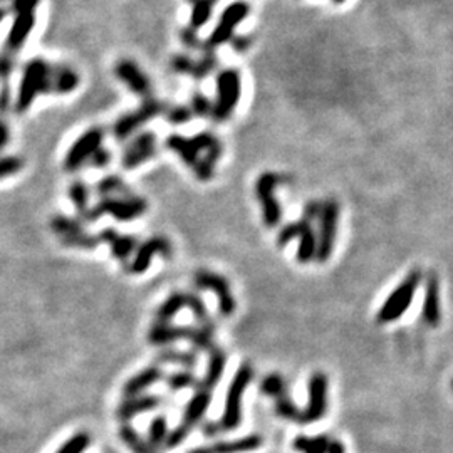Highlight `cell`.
I'll use <instances>...</instances> for the list:
<instances>
[{
	"label": "cell",
	"instance_id": "6da1fadb",
	"mask_svg": "<svg viewBox=\"0 0 453 453\" xmlns=\"http://www.w3.org/2000/svg\"><path fill=\"white\" fill-rule=\"evenodd\" d=\"M164 145L173 153H176L181 162L201 181H210L213 178L218 160L224 155V145L213 133H200L192 138L171 135L168 136Z\"/></svg>",
	"mask_w": 453,
	"mask_h": 453
},
{
	"label": "cell",
	"instance_id": "7a4b0ae2",
	"mask_svg": "<svg viewBox=\"0 0 453 453\" xmlns=\"http://www.w3.org/2000/svg\"><path fill=\"white\" fill-rule=\"evenodd\" d=\"M254 380V368L250 364H242L233 374L225 397V411L217 423H207L204 431L208 436H215L222 431H232L240 427L242 422V399L245 390Z\"/></svg>",
	"mask_w": 453,
	"mask_h": 453
},
{
	"label": "cell",
	"instance_id": "3957f363",
	"mask_svg": "<svg viewBox=\"0 0 453 453\" xmlns=\"http://www.w3.org/2000/svg\"><path fill=\"white\" fill-rule=\"evenodd\" d=\"M148 210V204L145 199L138 197L136 193L126 197H109V199H101L96 205L88 208V212L82 215L79 220L84 222H96L98 218L111 215L119 222H131L136 218L143 217Z\"/></svg>",
	"mask_w": 453,
	"mask_h": 453
},
{
	"label": "cell",
	"instance_id": "277c9868",
	"mask_svg": "<svg viewBox=\"0 0 453 453\" xmlns=\"http://www.w3.org/2000/svg\"><path fill=\"white\" fill-rule=\"evenodd\" d=\"M43 93H54V69L40 59L31 61L20 81L19 96L15 101L17 113H24L31 108L36 98Z\"/></svg>",
	"mask_w": 453,
	"mask_h": 453
},
{
	"label": "cell",
	"instance_id": "5b68a950",
	"mask_svg": "<svg viewBox=\"0 0 453 453\" xmlns=\"http://www.w3.org/2000/svg\"><path fill=\"white\" fill-rule=\"evenodd\" d=\"M213 398V388L210 386L201 385L200 380L195 386V393L190 398V401L187 403L183 411V418H181L180 425L175 428V430L170 431L167 438V448H176L181 445L185 440L188 438V435L192 433V430L204 420L205 413H207L210 403H212Z\"/></svg>",
	"mask_w": 453,
	"mask_h": 453
},
{
	"label": "cell",
	"instance_id": "8992f818",
	"mask_svg": "<svg viewBox=\"0 0 453 453\" xmlns=\"http://www.w3.org/2000/svg\"><path fill=\"white\" fill-rule=\"evenodd\" d=\"M423 281V272L420 269L410 270L405 275L401 282L398 284L397 289L388 295V299L383 302L376 314L378 324H390L398 321L399 317L406 312V309L411 306L415 295H417V291L420 284Z\"/></svg>",
	"mask_w": 453,
	"mask_h": 453
},
{
	"label": "cell",
	"instance_id": "52a82bcc",
	"mask_svg": "<svg viewBox=\"0 0 453 453\" xmlns=\"http://www.w3.org/2000/svg\"><path fill=\"white\" fill-rule=\"evenodd\" d=\"M291 183V176L284 173L263 171L255 181V197L261 204L263 224L267 229H275L282 220V207L275 197V188Z\"/></svg>",
	"mask_w": 453,
	"mask_h": 453
},
{
	"label": "cell",
	"instance_id": "ba28073f",
	"mask_svg": "<svg viewBox=\"0 0 453 453\" xmlns=\"http://www.w3.org/2000/svg\"><path fill=\"white\" fill-rule=\"evenodd\" d=\"M181 309H190V311L195 314V319L199 321V324H212V317H210V312L207 306H205L204 299L200 298L199 294H193V292H183L176 291L171 292L167 299L160 304L158 309H156V323H171L173 317H175Z\"/></svg>",
	"mask_w": 453,
	"mask_h": 453
},
{
	"label": "cell",
	"instance_id": "9c48e42d",
	"mask_svg": "<svg viewBox=\"0 0 453 453\" xmlns=\"http://www.w3.org/2000/svg\"><path fill=\"white\" fill-rule=\"evenodd\" d=\"M242 94L240 74L236 69H225L217 77V98L213 102L212 116L217 123L227 121L236 111Z\"/></svg>",
	"mask_w": 453,
	"mask_h": 453
},
{
	"label": "cell",
	"instance_id": "30bf717a",
	"mask_svg": "<svg viewBox=\"0 0 453 453\" xmlns=\"http://www.w3.org/2000/svg\"><path fill=\"white\" fill-rule=\"evenodd\" d=\"M339 204L336 199H328L323 201L319 215V233H317L316 245V262L326 263L332 257L337 237V222H339Z\"/></svg>",
	"mask_w": 453,
	"mask_h": 453
},
{
	"label": "cell",
	"instance_id": "8fae6325",
	"mask_svg": "<svg viewBox=\"0 0 453 453\" xmlns=\"http://www.w3.org/2000/svg\"><path fill=\"white\" fill-rule=\"evenodd\" d=\"M294 238H299V249H298V254H295L298 262L304 266V263L314 261L317 237L314 232V227H312V222L300 217L299 220H294L291 222V224H287L286 227H282L275 244L282 249V247H286L291 240H294Z\"/></svg>",
	"mask_w": 453,
	"mask_h": 453
},
{
	"label": "cell",
	"instance_id": "7c38bea8",
	"mask_svg": "<svg viewBox=\"0 0 453 453\" xmlns=\"http://www.w3.org/2000/svg\"><path fill=\"white\" fill-rule=\"evenodd\" d=\"M51 229L61 240V244L71 247V249L94 250L100 245V238H98V236L86 232L79 218L56 215L51 220Z\"/></svg>",
	"mask_w": 453,
	"mask_h": 453
},
{
	"label": "cell",
	"instance_id": "4fadbf2b",
	"mask_svg": "<svg viewBox=\"0 0 453 453\" xmlns=\"http://www.w3.org/2000/svg\"><path fill=\"white\" fill-rule=\"evenodd\" d=\"M193 284L200 291H210L217 295L218 311L222 316L230 317L237 311V300L233 298L230 284L224 275L207 269H200L193 274Z\"/></svg>",
	"mask_w": 453,
	"mask_h": 453
},
{
	"label": "cell",
	"instance_id": "5bb4252c",
	"mask_svg": "<svg viewBox=\"0 0 453 453\" xmlns=\"http://www.w3.org/2000/svg\"><path fill=\"white\" fill-rule=\"evenodd\" d=\"M102 138H105V131L98 126L91 128L86 133H82L79 138L72 143L71 148L68 150V153H66V171L74 173L81 170L84 164H88L91 156L102 146Z\"/></svg>",
	"mask_w": 453,
	"mask_h": 453
},
{
	"label": "cell",
	"instance_id": "9a60e30c",
	"mask_svg": "<svg viewBox=\"0 0 453 453\" xmlns=\"http://www.w3.org/2000/svg\"><path fill=\"white\" fill-rule=\"evenodd\" d=\"M307 405L300 410V425L319 422L328 411V376L323 371L312 373L307 386Z\"/></svg>",
	"mask_w": 453,
	"mask_h": 453
},
{
	"label": "cell",
	"instance_id": "2e32d148",
	"mask_svg": "<svg viewBox=\"0 0 453 453\" xmlns=\"http://www.w3.org/2000/svg\"><path fill=\"white\" fill-rule=\"evenodd\" d=\"M156 135L151 131H143V133L133 136L128 139V145L125 146L121 155V167L126 171L136 170L138 167L145 164L156 156Z\"/></svg>",
	"mask_w": 453,
	"mask_h": 453
},
{
	"label": "cell",
	"instance_id": "e0dca14e",
	"mask_svg": "<svg viewBox=\"0 0 453 453\" xmlns=\"http://www.w3.org/2000/svg\"><path fill=\"white\" fill-rule=\"evenodd\" d=\"M173 254L171 242L163 236L150 237L148 240L143 242L141 245L136 247L135 257L130 263H126L125 269L128 274H143L151 266V261L156 255L163 259H170Z\"/></svg>",
	"mask_w": 453,
	"mask_h": 453
},
{
	"label": "cell",
	"instance_id": "ac0fdd59",
	"mask_svg": "<svg viewBox=\"0 0 453 453\" xmlns=\"http://www.w3.org/2000/svg\"><path fill=\"white\" fill-rule=\"evenodd\" d=\"M163 111H164V106L162 102L156 100H148L139 109H136L133 113H128L125 116L119 118L113 126V135L116 136V139H119V141L130 139L131 136L138 131V128L146 125L150 119L163 114Z\"/></svg>",
	"mask_w": 453,
	"mask_h": 453
},
{
	"label": "cell",
	"instance_id": "d6986e66",
	"mask_svg": "<svg viewBox=\"0 0 453 453\" xmlns=\"http://www.w3.org/2000/svg\"><path fill=\"white\" fill-rule=\"evenodd\" d=\"M250 12V7L245 2H236L230 3L229 7L222 14L220 22L217 24L215 31H213L212 37L208 39L210 47H215L218 44H224L230 39L233 34V29L247 17V14Z\"/></svg>",
	"mask_w": 453,
	"mask_h": 453
},
{
	"label": "cell",
	"instance_id": "ffe728a7",
	"mask_svg": "<svg viewBox=\"0 0 453 453\" xmlns=\"http://www.w3.org/2000/svg\"><path fill=\"white\" fill-rule=\"evenodd\" d=\"M422 319L427 326L436 328L442 321V298H440V279L435 272L427 275L425 295H423Z\"/></svg>",
	"mask_w": 453,
	"mask_h": 453
},
{
	"label": "cell",
	"instance_id": "44dd1931",
	"mask_svg": "<svg viewBox=\"0 0 453 453\" xmlns=\"http://www.w3.org/2000/svg\"><path fill=\"white\" fill-rule=\"evenodd\" d=\"M163 403L160 394H138V397L123 398L116 408V418L121 423H128L131 420L153 411Z\"/></svg>",
	"mask_w": 453,
	"mask_h": 453
},
{
	"label": "cell",
	"instance_id": "7402d4cb",
	"mask_svg": "<svg viewBox=\"0 0 453 453\" xmlns=\"http://www.w3.org/2000/svg\"><path fill=\"white\" fill-rule=\"evenodd\" d=\"M100 244H108L111 249V255L118 259L121 263H128V259L135 254L138 240L133 236H126V233H119L118 230L105 229L102 232L98 233Z\"/></svg>",
	"mask_w": 453,
	"mask_h": 453
},
{
	"label": "cell",
	"instance_id": "603a6c76",
	"mask_svg": "<svg viewBox=\"0 0 453 453\" xmlns=\"http://www.w3.org/2000/svg\"><path fill=\"white\" fill-rule=\"evenodd\" d=\"M164 373L160 366L151 364L143 368L141 371H138L130 380H126L125 385H123V398H131V397H138V394H145V391H148L155 383H158L160 380H163Z\"/></svg>",
	"mask_w": 453,
	"mask_h": 453
},
{
	"label": "cell",
	"instance_id": "cb8c5ba5",
	"mask_svg": "<svg viewBox=\"0 0 453 453\" xmlns=\"http://www.w3.org/2000/svg\"><path fill=\"white\" fill-rule=\"evenodd\" d=\"M192 326H175L171 323H155L148 331V343L151 346H170L173 343L185 339L188 341L190 337Z\"/></svg>",
	"mask_w": 453,
	"mask_h": 453
},
{
	"label": "cell",
	"instance_id": "d4e9b609",
	"mask_svg": "<svg viewBox=\"0 0 453 453\" xmlns=\"http://www.w3.org/2000/svg\"><path fill=\"white\" fill-rule=\"evenodd\" d=\"M262 445V440L259 435H249L244 438L230 440V442H218L208 447H200L188 453H247L257 450Z\"/></svg>",
	"mask_w": 453,
	"mask_h": 453
},
{
	"label": "cell",
	"instance_id": "484cf974",
	"mask_svg": "<svg viewBox=\"0 0 453 453\" xmlns=\"http://www.w3.org/2000/svg\"><path fill=\"white\" fill-rule=\"evenodd\" d=\"M116 76L125 82L133 93L139 94V96H148V94H150L151 86L148 77L139 71L133 63H130V61H123V63L118 64Z\"/></svg>",
	"mask_w": 453,
	"mask_h": 453
},
{
	"label": "cell",
	"instance_id": "4316f807",
	"mask_svg": "<svg viewBox=\"0 0 453 453\" xmlns=\"http://www.w3.org/2000/svg\"><path fill=\"white\" fill-rule=\"evenodd\" d=\"M210 358H208V366L207 371H205L204 378H201L200 383L205 386H210V388L215 390L217 385L220 383L222 376H224L225 368H227V353L222 348H215L212 351H208Z\"/></svg>",
	"mask_w": 453,
	"mask_h": 453
},
{
	"label": "cell",
	"instance_id": "83f0119b",
	"mask_svg": "<svg viewBox=\"0 0 453 453\" xmlns=\"http://www.w3.org/2000/svg\"><path fill=\"white\" fill-rule=\"evenodd\" d=\"M96 195H100V199H109V197H126L135 193L130 187L125 183V180L118 175H108L105 178H101L94 187Z\"/></svg>",
	"mask_w": 453,
	"mask_h": 453
},
{
	"label": "cell",
	"instance_id": "f1b7e54d",
	"mask_svg": "<svg viewBox=\"0 0 453 453\" xmlns=\"http://www.w3.org/2000/svg\"><path fill=\"white\" fill-rule=\"evenodd\" d=\"M156 361L181 366L183 369H193L199 364V354L195 351H180V349L164 348L158 353Z\"/></svg>",
	"mask_w": 453,
	"mask_h": 453
},
{
	"label": "cell",
	"instance_id": "f546056e",
	"mask_svg": "<svg viewBox=\"0 0 453 453\" xmlns=\"http://www.w3.org/2000/svg\"><path fill=\"white\" fill-rule=\"evenodd\" d=\"M32 27H34V14H32V10L17 12V17H15V22L10 29V36H9L10 47L17 49L19 45L27 39L29 32H31Z\"/></svg>",
	"mask_w": 453,
	"mask_h": 453
},
{
	"label": "cell",
	"instance_id": "4dcf8cb0",
	"mask_svg": "<svg viewBox=\"0 0 453 453\" xmlns=\"http://www.w3.org/2000/svg\"><path fill=\"white\" fill-rule=\"evenodd\" d=\"M119 438L133 453H158V450H155L146 440H143L138 431L128 423H123L121 428H119Z\"/></svg>",
	"mask_w": 453,
	"mask_h": 453
},
{
	"label": "cell",
	"instance_id": "1f68e13d",
	"mask_svg": "<svg viewBox=\"0 0 453 453\" xmlns=\"http://www.w3.org/2000/svg\"><path fill=\"white\" fill-rule=\"evenodd\" d=\"M68 193H69V200H71V204L74 205V208L77 210V213H79V218H81L91 207L89 205V200H91L89 187L82 180H76L71 183Z\"/></svg>",
	"mask_w": 453,
	"mask_h": 453
},
{
	"label": "cell",
	"instance_id": "d6a6232c",
	"mask_svg": "<svg viewBox=\"0 0 453 453\" xmlns=\"http://www.w3.org/2000/svg\"><path fill=\"white\" fill-rule=\"evenodd\" d=\"M331 438L328 435L304 436L299 435L294 440V448L299 453H328V447Z\"/></svg>",
	"mask_w": 453,
	"mask_h": 453
},
{
	"label": "cell",
	"instance_id": "836d02e7",
	"mask_svg": "<svg viewBox=\"0 0 453 453\" xmlns=\"http://www.w3.org/2000/svg\"><path fill=\"white\" fill-rule=\"evenodd\" d=\"M170 435L168 431V422L163 415H158L151 420L150 428H148V440L146 442L155 448V450H160V448L167 445V438Z\"/></svg>",
	"mask_w": 453,
	"mask_h": 453
},
{
	"label": "cell",
	"instance_id": "e575fe53",
	"mask_svg": "<svg viewBox=\"0 0 453 453\" xmlns=\"http://www.w3.org/2000/svg\"><path fill=\"white\" fill-rule=\"evenodd\" d=\"M199 378L192 369H180V371H173L167 376V386L171 391H181L188 388H195Z\"/></svg>",
	"mask_w": 453,
	"mask_h": 453
},
{
	"label": "cell",
	"instance_id": "d590c367",
	"mask_svg": "<svg viewBox=\"0 0 453 453\" xmlns=\"http://www.w3.org/2000/svg\"><path fill=\"white\" fill-rule=\"evenodd\" d=\"M190 2L193 3L192 26L195 29L205 26L210 15H212V9L217 0H190Z\"/></svg>",
	"mask_w": 453,
	"mask_h": 453
},
{
	"label": "cell",
	"instance_id": "8d00e7d4",
	"mask_svg": "<svg viewBox=\"0 0 453 453\" xmlns=\"http://www.w3.org/2000/svg\"><path fill=\"white\" fill-rule=\"evenodd\" d=\"M261 391L263 394H267V397H270L272 399H274L277 394L287 391V383L281 376V374H269V376H266L262 380Z\"/></svg>",
	"mask_w": 453,
	"mask_h": 453
},
{
	"label": "cell",
	"instance_id": "74e56055",
	"mask_svg": "<svg viewBox=\"0 0 453 453\" xmlns=\"http://www.w3.org/2000/svg\"><path fill=\"white\" fill-rule=\"evenodd\" d=\"M91 438L88 433H76L66 442L63 447L56 453H84L86 448L89 447Z\"/></svg>",
	"mask_w": 453,
	"mask_h": 453
},
{
	"label": "cell",
	"instance_id": "f35d334b",
	"mask_svg": "<svg viewBox=\"0 0 453 453\" xmlns=\"http://www.w3.org/2000/svg\"><path fill=\"white\" fill-rule=\"evenodd\" d=\"M24 168V160L20 156H0V180L9 178Z\"/></svg>",
	"mask_w": 453,
	"mask_h": 453
},
{
	"label": "cell",
	"instance_id": "ab89813d",
	"mask_svg": "<svg viewBox=\"0 0 453 453\" xmlns=\"http://www.w3.org/2000/svg\"><path fill=\"white\" fill-rule=\"evenodd\" d=\"M213 105L210 102L208 98H205L201 93H195V96L192 98V113L193 116H212Z\"/></svg>",
	"mask_w": 453,
	"mask_h": 453
},
{
	"label": "cell",
	"instance_id": "60d3db41",
	"mask_svg": "<svg viewBox=\"0 0 453 453\" xmlns=\"http://www.w3.org/2000/svg\"><path fill=\"white\" fill-rule=\"evenodd\" d=\"M192 118V109L185 108V106H173V108L167 109V119L173 125H183V123L190 121Z\"/></svg>",
	"mask_w": 453,
	"mask_h": 453
},
{
	"label": "cell",
	"instance_id": "b9f144b4",
	"mask_svg": "<svg viewBox=\"0 0 453 453\" xmlns=\"http://www.w3.org/2000/svg\"><path fill=\"white\" fill-rule=\"evenodd\" d=\"M111 158H113V156H111V151L101 146L96 153L91 156L88 164L89 167H93L94 170H102V168H106L111 163Z\"/></svg>",
	"mask_w": 453,
	"mask_h": 453
},
{
	"label": "cell",
	"instance_id": "7bdbcfd3",
	"mask_svg": "<svg viewBox=\"0 0 453 453\" xmlns=\"http://www.w3.org/2000/svg\"><path fill=\"white\" fill-rule=\"evenodd\" d=\"M321 208H323V201H319V200L307 201L306 207H304L302 218H306V220H309V222H314L316 218H319V215H321Z\"/></svg>",
	"mask_w": 453,
	"mask_h": 453
},
{
	"label": "cell",
	"instance_id": "ee69618b",
	"mask_svg": "<svg viewBox=\"0 0 453 453\" xmlns=\"http://www.w3.org/2000/svg\"><path fill=\"white\" fill-rule=\"evenodd\" d=\"M9 138H10L9 126H7V123L3 121V119H0V151H2L3 148L7 146V143H9Z\"/></svg>",
	"mask_w": 453,
	"mask_h": 453
},
{
	"label": "cell",
	"instance_id": "f6af8a7d",
	"mask_svg": "<svg viewBox=\"0 0 453 453\" xmlns=\"http://www.w3.org/2000/svg\"><path fill=\"white\" fill-rule=\"evenodd\" d=\"M328 453H346V448L339 440L331 438V442H329V447H328Z\"/></svg>",
	"mask_w": 453,
	"mask_h": 453
},
{
	"label": "cell",
	"instance_id": "bcb514c9",
	"mask_svg": "<svg viewBox=\"0 0 453 453\" xmlns=\"http://www.w3.org/2000/svg\"><path fill=\"white\" fill-rule=\"evenodd\" d=\"M233 45H236L233 49H237V51H244V49L249 47V40H247V39H236Z\"/></svg>",
	"mask_w": 453,
	"mask_h": 453
},
{
	"label": "cell",
	"instance_id": "7dc6e473",
	"mask_svg": "<svg viewBox=\"0 0 453 453\" xmlns=\"http://www.w3.org/2000/svg\"><path fill=\"white\" fill-rule=\"evenodd\" d=\"M105 453H116V452H113V450H109V448H108V450H106Z\"/></svg>",
	"mask_w": 453,
	"mask_h": 453
},
{
	"label": "cell",
	"instance_id": "c3c4849f",
	"mask_svg": "<svg viewBox=\"0 0 453 453\" xmlns=\"http://www.w3.org/2000/svg\"><path fill=\"white\" fill-rule=\"evenodd\" d=\"M335 2H336V3H341V2H344V0H335Z\"/></svg>",
	"mask_w": 453,
	"mask_h": 453
},
{
	"label": "cell",
	"instance_id": "681fc988",
	"mask_svg": "<svg viewBox=\"0 0 453 453\" xmlns=\"http://www.w3.org/2000/svg\"><path fill=\"white\" fill-rule=\"evenodd\" d=\"M0 19H2V12H0Z\"/></svg>",
	"mask_w": 453,
	"mask_h": 453
},
{
	"label": "cell",
	"instance_id": "f907efd6",
	"mask_svg": "<svg viewBox=\"0 0 453 453\" xmlns=\"http://www.w3.org/2000/svg\"><path fill=\"white\" fill-rule=\"evenodd\" d=\"M452 390H453V380H452Z\"/></svg>",
	"mask_w": 453,
	"mask_h": 453
}]
</instances>
